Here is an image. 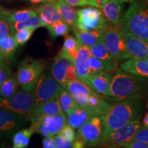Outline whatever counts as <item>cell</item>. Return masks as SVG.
<instances>
[{"label":"cell","instance_id":"cell-1","mask_svg":"<svg viewBox=\"0 0 148 148\" xmlns=\"http://www.w3.org/2000/svg\"><path fill=\"white\" fill-rule=\"evenodd\" d=\"M141 112L142 103L138 97L116 101L111 105L107 113L101 115L103 123V140L111 132L129 122L139 119Z\"/></svg>","mask_w":148,"mask_h":148},{"label":"cell","instance_id":"cell-2","mask_svg":"<svg viewBox=\"0 0 148 148\" xmlns=\"http://www.w3.org/2000/svg\"><path fill=\"white\" fill-rule=\"evenodd\" d=\"M145 79L116 67L112 73L109 95L104 98L119 101L139 97L147 84Z\"/></svg>","mask_w":148,"mask_h":148},{"label":"cell","instance_id":"cell-3","mask_svg":"<svg viewBox=\"0 0 148 148\" xmlns=\"http://www.w3.org/2000/svg\"><path fill=\"white\" fill-rule=\"evenodd\" d=\"M123 14L121 28L148 42V0H130Z\"/></svg>","mask_w":148,"mask_h":148},{"label":"cell","instance_id":"cell-4","mask_svg":"<svg viewBox=\"0 0 148 148\" xmlns=\"http://www.w3.org/2000/svg\"><path fill=\"white\" fill-rule=\"evenodd\" d=\"M45 62L42 60L27 57L20 62L16 72L19 86L25 91H32L44 72Z\"/></svg>","mask_w":148,"mask_h":148},{"label":"cell","instance_id":"cell-5","mask_svg":"<svg viewBox=\"0 0 148 148\" xmlns=\"http://www.w3.org/2000/svg\"><path fill=\"white\" fill-rule=\"evenodd\" d=\"M103 40L117 65L123 61L131 58L127 50L121 25H110L103 32Z\"/></svg>","mask_w":148,"mask_h":148},{"label":"cell","instance_id":"cell-6","mask_svg":"<svg viewBox=\"0 0 148 148\" xmlns=\"http://www.w3.org/2000/svg\"><path fill=\"white\" fill-rule=\"evenodd\" d=\"M77 18L74 27L84 31L97 30L104 32L110 23L99 8L86 7L77 10Z\"/></svg>","mask_w":148,"mask_h":148},{"label":"cell","instance_id":"cell-7","mask_svg":"<svg viewBox=\"0 0 148 148\" xmlns=\"http://www.w3.org/2000/svg\"><path fill=\"white\" fill-rule=\"evenodd\" d=\"M64 114L34 116L29 119L30 127L34 132L41 134L44 137L54 136L67 123V119Z\"/></svg>","mask_w":148,"mask_h":148},{"label":"cell","instance_id":"cell-8","mask_svg":"<svg viewBox=\"0 0 148 148\" xmlns=\"http://www.w3.org/2000/svg\"><path fill=\"white\" fill-rule=\"evenodd\" d=\"M0 106L27 116L36 108V102L34 92L32 91L19 90L12 97L4 99L0 97Z\"/></svg>","mask_w":148,"mask_h":148},{"label":"cell","instance_id":"cell-9","mask_svg":"<svg viewBox=\"0 0 148 148\" xmlns=\"http://www.w3.org/2000/svg\"><path fill=\"white\" fill-rule=\"evenodd\" d=\"M62 87L52 76L50 71H44L33 90L36 107L46 101L58 98Z\"/></svg>","mask_w":148,"mask_h":148},{"label":"cell","instance_id":"cell-10","mask_svg":"<svg viewBox=\"0 0 148 148\" xmlns=\"http://www.w3.org/2000/svg\"><path fill=\"white\" fill-rule=\"evenodd\" d=\"M103 123L101 116H94L77 130L76 139L86 146H95L102 143Z\"/></svg>","mask_w":148,"mask_h":148},{"label":"cell","instance_id":"cell-11","mask_svg":"<svg viewBox=\"0 0 148 148\" xmlns=\"http://www.w3.org/2000/svg\"><path fill=\"white\" fill-rule=\"evenodd\" d=\"M27 116L15 113L0 106V142L10 138L28 123Z\"/></svg>","mask_w":148,"mask_h":148},{"label":"cell","instance_id":"cell-12","mask_svg":"<svg viewBox=\"0 0 148 148\" xmlns=\"http://www.w3.org/2000/svg\"><path fill=\"white\" fill-rule=\"evenodd\" d=\"M140 127V120H133L111 132L103 140L101 144L110 147H123L132 140Z\"/></svg>","mask_w":148,"mask_h":148},{"label":"cell","instance_id":"cell-13","mask_svg":"<svg viewBox=\"0 0 148 148\" xmlns=\"http://www.w3.org/2000/svg\"><path fill=\"white\" fill-rule=\"evenodd\" d=\"M112 76V73L110 71L103 70L97 73L88 75L86 78V84L99 93L108 96Z\"/></svg>","mask_w":148,"mask_h":148},{"label":"cell","instance_id":"cell-14","mask_svg":"<svg viewBox=\"0 0 148 148\" xmlns=\"http://www.w3.org/2000/svg\"><path fill=\"white\" fill-rule=\"evenodd\" d=\"M34 10L39 18L41 27H47L55 22L62 20L53 1L42 3Z\"/></svg>","mask_w":148,"mask_h":148},{"label":"cell","instance_id":"cell-15","mask_svg":"<svg viewBox=\"0 0 148 148\" xmlns=\"http://www.w3.org/2000/svg\"><path fill=\"white\" fill-rule=\"evenodd\" d=\"M110 25L120 26L123 21V2L120 0H108L101 8Z\"/></svg>","mask_w":148,"mask_h":148},{"label":"cell","instance_id":"cell-16","mask_svg":"<svg viewBox=\"0 0 148 148\" xmlns=\"http://www.w3.org/2000/svg\"><path fill=\"white\" fill-rule=\"evenodd\" d=\"M123 34L131 58H148L147 42L129 33L123 32Z\"/></svg>","mask_w":148,"mask_h":148},{"label":"cell","instance_id":"cell-17","mask_svg":"<svg viewBox=\"0 0 148 148\" xmlns=\"http://www.w3.org/2000/svg\"><path fill=\"white\" fill-rule=\"evenodd\" d=\"M119 67L136 76L148 78V58H130L121 62Z\"/></svg>","mask_w":148,"mask_h":148},{"label":"cell","instance_id":"cell-18","mask_svg":"<svg viewBox=\"0 0 148 148\" xmlns=\"http://www.w3.org/2000/svg\"><path fill=\"white\" fill-rule=\"evenodd\" d=\"M71 63L69 60L58 54L51 62L50 72L51 75L62 87H66L67 83L66 70Z\"/></svg>","mask_w":148,"mask_h":148},{"label":"cell","instance_id":"cell-19","mask_svg":"<svg viewBox=\"0 0 148 148\" xmlns=\"http://www.w3.org/2000/svg\"><path fill=\"white\" fill-rule=\"evenodd\" d=\"M90 56V47L80 44L77 56L73 62L76 69L77 79H81L86 84V78L89 75L87 67V60Z\"/></svg>","mask_w":148,"mask_h":148},{"label":"cell","instance_id":"cell-20","mask_svg":"<svg viewBox=\"0 0 148 148\" xmlns=\"http://www.w3.org/2000/svg\"><path fill=\"white\" fill-rule=\"evenodd\" d=\"M90 52L92 56L99 59L105 64L106 71H114L117 67V64L115 63L112 56L109 52L103 38L99 42L90 47Z\"/></svg>","mask_w":148,"mask_h":148},{"label":"cell","instance_id":"cell-21","mask_svg":"<svg viewBox=\"0 0 148 148\" xmlns=\"http://www.w3.org/2000/svg\"><path fill=\"white\" fill-rule=\"evenodd\" d=\"M64 111L59 101V99H51L36 106L34 111L28 116V119L40 115H54L58 114H63Z\"/></svg>","mask_w":148,"mask_h":148},{"label":"cell","instance_id":"cell-22","mask_svg":"<svg viewBox=\"0 0 148 148\" xmlns=\"http://www.w3.org/2000/svg\"><path fill=\"white\" fill-rule=\"evenodd\" d=\"M53 1L62 20L69 24L72 28L75 27L77 18V12L73 5L66 2L64 0H53Z\"/></svg>","mask_w":148,"mask_h":148},{"label":"cell","instance_id":"cell-23","mask_svg":"<svg viewBox=\"0 0 148 148\" xmlns=\"http://www.w3.org/2000/svg\"><path fill=\"white\" fill-rule=\"evenodd\" d=\"M92 116L87 110L78 106L66 114V119L68 124L75 130H78Z\"/></svg>","mask_w":148,"mask_h":148},{"label":"cell","instance_id":"cell-24","mask_svg":"<svg viewBox=\"0 0 148 148\" xmlns=\"http://www.w3.org/2000/svg\"><path fill=\"white\" fill-rule=\"evenodd\" d=\"M80 44L77 38H75L73 36H66L62 49L58 54L67 59L73 64L78 52Z\"/></svg>","mask_w":148,"mask_h":148},{"label":"cell","instance_id":"cell-25","mask_svg":"<svg viewBox=\"0 0 148 148\" xmlns=\"http://www.w3.org/2000/svg\"><path fill=\"white\" fill-rule=\"evenodd\" d=\"M73 30L78 41L88 47L95 45L103 38V32L101 31H84L76 27H73Z\"/></svg>","mask_w":148,"mask_h":148},{"label":"cell","instance_id":"cell-26","mask_svg":"<svg viewBox=\"0 0 148 148\" xmlns=\"http://www.w3.org/2000/svg\"><path fill=\"white\" fill-rule=\"evenodd\" d=\"M34 132L31 127L23 128L16 132L12 136V147L25 148L28 146L29 140Z\"/></svg>","mask_w":148,"mask_h":148},{"label":"cell","instance_id":"cell-27","mask_svg":"<svg viewBox=\"0 0 148 148\" xmlns=\"http://www.w3.org/2000/svg\"><path fill=\"white\" fill-rule=\"evenodd\" d=\"M58 99L61 107H62V110H63L66 115L79 106L76 101L74 99L73 96L71 95V94L70 93L66 87L61 88Z\"/></svg>","mask_w":148,"mask_h":148},{"label":"cell","instance_id":"cell-28","mask_svg":"<svg viewBox=\"0 0 148 148\" xmlns=\"http://www.w3.org/2000/svg\"><path fill=\"white\" fill-rule=\"evenodd\" d=\"M18 86L19 85L16 77L11 75L0 87V97L4 99L12 97L18 92Z\"/></svg>","mask_w":148,"mask_h":148},{"label":"cell","instance_id":"cell-29","mask_svg":"<svg viewBox=\"0 0 148 148\" xmlns=\"http://www.w3.org/2000/svg\"><path fill=\"white\" fill-rule=\"evenodd\" d=\"M18 47V45L14 36L10 34L0 43V53L5 59H10L13 57Z\"/></svg>","mask_w":148,"mask_h":148},{"label":"cell","instance_id":"cell-30","mask_svg":"<svg viewBox=\"0 0 148 148\" xmlns=\"http://www.w3.org/2000/svg\"><path fill=\"white\" fill-rule=\"evenodd\" d=\"M40 27H41V25H40L39 18H38L37 13L31 16L30 17L26 20L15 22V23H13L10 25V32L12 35L14 34L16 32H17L18 30L23 28L32 27V28L37 29Z\"/></svg>","mask_w":148,"mask_h":148},{"label":"cell","instance_id":"cell-31","mask_svg":"<svg viewBox=\"0 0 148 148\" xmlns=\"http://www.w3.org/2000/svg\"><path fill=\"white\" fill-rule=\"evenodd\" d=\"M46 27L50 36L54 38L59 36H67L71 32L70 25L63 20L55 22Z\"/></svg>","mask_w":148,"mask_h":148},{"label":"cell","instance_id":"cell-32","mask_svg":"<svg viewBox=\"0 0 148 148\" xmlns=\"http://www.w3.org/2000/svg\"><path fill=\"white\" fill-rule=\"evenodd\" d=\"M36 13L34 9H23L18 10H10L5 17V20L9 25L18 21L26 20Z\"/></svg>","mask_w":148,"mask_h":148},{"label":"cell","instance_id":"cell-33","mask_svg":"<svg viewBox=\"0 0 148 148\" xmlns=\"http://www.w3.org/2000/svg\"><path fill=\"white\" fill-rule=\"evenodd\" d=\"M35 29H36L32 27L23 28L16 32L14 34H12V36H14L18 45H23L29 41Z\"/></svg>","mask_w":148,"mask_h":148},{"label":"cell","instance_id":"cell-34","mask_svg":"<svg viewBox=\"0 0 148 148\" xmlns=\"http://www.w3.org/2000/svg\"><path fill=\"white\" fill-rule=\"evenodd\" d=\"M87 67L88 73L90 75V74L97 73L101 71H103L105 70L106 66H105V64L101 60L90 56L87 60Z\"/></svg>","mask_w":148,"mask_h":148},{"label":"cell","instance_id":"cell-35","mask_svg":"<svg viewBox=\"0 0 148 148\" xmlns=\"http://www.w3.org/2000/svg\"><path fill=\"white\" fill-rule=\"evenodd\" d=\"M11 75H12V73L8 64L5 60L0 62V87Z\"/></svg>","mask_w":148,"mask_h":148},{"label":"cell","instance_id":"cell-36","mask_svg":"<svg viewBox=\"0 0 148 148\" xmlns=\"http://www.w3.org/2000/svg\"><path fill=\"white\" fill-rule=\"evenodd\" d=\"M55 145L56 148H71L73 147V142L67 138L63 137L60 134H56L53 136Z\"/></svg>","mask_w":148,"mask_h":148},{"label":"cell","instance_id":"cell-37","mask_svg":"<svg viewBox=\"0 0 148 148\" xmlns=\"http://www.w3.org/2000/svg\"><path fill=\"white\" fill-rule=\"evenodd\" d=\"M58 134L61 135L63 137L67 138L71 141H74L76 137V134L75 132V129L72 127L69 124H66L62 127V129L59 132Z\"/></svg>","mask_w":148,"mask_h":148},{"label":"cell","instance_id":"cell-38","mask_svg":"<svg viewBox=\"0 0 148 148\" xmlns=\"http://www.w3.org/2000/svg\"><path fill=\"white\" fill-rule=\"evenodd\" d=\"M11 34L10 25L3 18H0V43Z\"/></svg>","mask_w":148,"mask_h":148},{"label":"cell","instance_id":"cell-39","mask_svg":"<svg viewBox=\"0 0 148 148\" xmlns=\"http://www.w3.org/2000/svg\"><path fill=\"white\" fill-rule=\"evenodd\" d=\"M66 2L69 3L73 6H86V5H92V6L99 8V5L96 0H64Z\"/></svg>","mask_w":148,"mask_h":148},{"label":"cell","instance_id":"cell-40","mask_svg":"<svg viewBox=\"0 0 148 148\" xmlns=\"http://www.w3.org/2000/svg\"><path fill=\"white\" fill-rule=\"evenodd\" d=\"M132 140H138L148 143V127L145 126L140 127Z\"/></svg>","mask_w":148,"mask_h":148},{"label":"cell","instance_id":"cell-41","mask_svg":"<svg viewBox=\"0 0 148 148\" xmlns=\"http://www.w3.org/2000/svg\"><path fill=\"white\" fill-rule=\"evenodd\" d=\"M123 147L125 148H148V143L138 140H132Z\"/></svg>","mask_w":148,"mask_h":148},{"label":"cell","instance_id":"cell-42","mask_svg":"<svg viewBox=\"0 0 148 148\" xmlns=\"http://www.w3.org/2000/svg\"><path fill=\"white\" fill-rule=\"evenodd\" d=\"M77 78V76L76 69H75V65L73 63H71L69 67H68L67 70H66V79H67V82Z\"/></svg>","mask_w":148,"mask_h":148},{"label":"cell","instance_id":"cell-43","mask_svg":"<svg viewBox=\"0 0 148 148\" xmlns=\"http://www.w3.org/2000/svg\"><path fill=\"white\" fill-rule=\"evenodd\" d=\"M42 147L44 148H54L56 147L54 138L53 136H47L42 140Z\"/></svg>","mask_w":148,"mask_h":148},{"label":"cell","instance_id":"cell-44","mask_svg":"<svg viewBox=\"0 0 148 148\" xmlns=\"http://www.w3.org/2000/svg\"><path fill=\"white\" fill-rule=\"evenodd\" d=\"M9 11L10 10H6V9L3 8L2 6L0 5V18H3V19L5 20V17L8 14Z\"/></svg>","mask_w":148,"mask_h":148},{"label":"cell","instance_id":"cell-45","mask_svg":"<svg viewBox=\"0 0 148 148\" xmlns=\"http://www.w3.org/2000/svg\"><path fill=\"white\" fill-rule=\"evenodd\" d=\"M27 3H32V4H38V3H43L47 1H51L53 0H25Z\"/></svg>","mask_w":148,"mask_h":148},{"label":"cell","instance_id":"cell-46","mask_svg":"<svg viewBox=\"0 0 148 148\" xmlns=\"http://www.w3.org/2000/svg\"><path fill=\"white\" fill-rule=\"evenodd\" d=\"M143 125L145 127H148V113H147L144 116L143 120Z\"/></svg>","mask_w":148,"mask_h":148},{"label":"cell","instance_id":"cell-47","mask_svg":"<svg viewBox=\"0 0 148 148\" xmlns=\"http://www.w3.org/2000/svg\"><path fill=\"white\" fill-rule=\"evenodd\" d=\"M96 1H97L98 5H99V8H101L102 7V5H104L108 0H96Z\"/></svg>","mask_w":148,"mask_h":148},{"label":"cell","instance_id":"cell-48","mask_svg":"<svg viewBox=\"0 0 148 148\" xmlns=\"http://www.w3.org/2000/svg\"><path fill=\"white\" fill-rule=\"evenodd\" d=\"M3 60H5V58H3V56L1 55V53H0V62H2V61H3Z\"/></svg>","mask_w":148,"mask_h":148},{"label":"cell","instance_id":"cell-49","mask_svg":"<svg viewBox=\"0 0 148 148\" xmlns=\"http://www.w3.org/2000/svg\"><path fill=\"white\" fill-rule=\"evenodd\" d=\"M120 1H121L122 2H127V1H130V0H120Z\"/></svg>","mask_w":148,"mask_h":148},{"label":"cell","instance_id":"cell-50","mask_svg":"<svg viewBox=\"0 0 148 148\" xmlns=\"http://www.w3.org/2000/svg\"><path fill=\"white\" fill-rule=\"evenodd\" d=\"M4 147V146L2 145V144H0V147Z\"/></svg>","mask_w":148,"mask_h":148},{"label":"cell","instance_id":"cell-51","mask_svg":"<svg viewBox=\"0 0 148 148\" xmlns=\"http://www.w3.org/2000/svg\"><path fill=\"white\" fill-rule=\"evenodd\" d=\"M147 109H148V103H147Z\"/></svg>","mask_w":148,"mask_h":148}]
</instances>
